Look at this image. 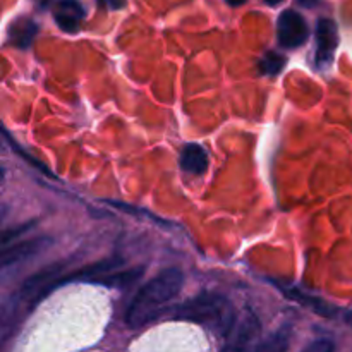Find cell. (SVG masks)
<instances>
[{"label":"cell","mask_w":352,"mask_h":352,"mask_svg":"<svg viewBox=\"0 0 352 352\" xmlns=\"http://www.w3.org/2000/svg\"><path fill=\"white\" fill-rule=\"evenodd\" d=\"M184 285V274L179 268H167L141 285L140 291L127 306L126 325L131 330L141 329L157 320L168 302L177 298Z\"/></svg>","instance_id":"6da1fadb"},{"label":"cell","mask_w":352,"mask_h":352,"mask_svg":"<svg viewBox=\"0 0 352 352\" xmlns=\"http://www.w3.org/2000/svg\"><path fill=\"white\" fill-rule=\"evenodd\" d=\"M172 315L182 322H192L196 325L206 327L210 332L226 339H229L237 323L232 302L226 296L215 292H201L196 298L175 306Z\"/></svg>","instance_id":"7a4b0ae2"},{"label":"cell","mask_w":352,"mask_h":352,"mask_svg":"<svg viewBox=\"0 0 352 352\" xmlns=\"http://www.w3.org/2000/svg\"><path fill=\"white\" fill-rule=\"evenodd\" d=\"M309 28L305 17L296 10L287 9L278 16L277 21V40L280 47L298 48L308 41Z\"/></svg>","instance_id":"3957f363"},{"label":"cell","mask_w":352,"mask_h":352,"mask_svg":"<svg viewBox=\"0 0 352 352\" xmlns=\"http://www.w3.org/2000/svg\"><path fill=\"white\" fill-rule=\"evenodd\" d=\"M316 48H315V64L316 67H329L333 60L337 47H339V30L333 19L320 17L316 23Z\"/></svg>","instance_id":"277c9868"},{"label":"cell","mask_w":352,"mask_h":352,"mask_svg":"<svg viewBox=\"0 0 352 352\" xmlns=\"http://www.w3.org/2000/svg\"><path fill=\"white\" fill-rule=\"evenodd\" d=\"M52 244H54V239L48 236H38L33 237V239L21 241L17 244H7V246H3L2 251V268L7 270L12 265L34 258L36 254L43 253Z\"/></svg>","instance_id":"5b68a950"},{"label":"cell","mask_w":352,"mask_h":352,"mask_svg":"<svg viewBox=\"0 0 352 352\" xmlns=\"http://www.w3.org/2000/svg\"><path fill=\"white\" fill-rule=\"evenodd\" d=\"M86 17V9L79 0H58L55 3L54 19L65 33H78Z\"/></svg>","instance_id":"8992f818"},{"label":"cell","mask_w":352,"mask_h":352,"mask_svg":"<svg viewBox=\"0 0 352 352\" xmlns=\"http://www.w3.org/2000/svg\"><path fill=\"white\" fill-rule=\"evenodd\" d=\"M282 294L285 296L291 301L299 302L305 308L311 309L313 313H316L318 316H323V318H333L336 316V308L332 305H329L327 301H323L322 298H316V296L308 294V292L301 291L298 287H280Z\"/></svg>","instance_id":"52a82bcc"},{"label":"cell","mask_w":352,"mask_h":352,"mask_svg":"<svg viewBox=\"0 0 352 352\" xmlns=\"http://www.w3.org/2000/svg\"><path fill=\"white\" fill-rule=\"evenodd\" d=\"M179 165L186 174L201 175L208 168V155L201 144L189 143L186 144L179 155Z\"/></svg>","instance_id":"ba28073f"},{"label":"cell","mask_w":352,"mask_h":352,"mask_svg":"<svg viewBox=\"0 0 352 352\" xmlns=\"http://www.w3.org/2000/svg\"><path fill=\"white\" fill-rule=\"evenodd\" d=\"M36 33L38 24L33 19H28V17H19L9 26L10 41L21 50H26L28 47H31Z\"/></svg>","instance_id":"9c48e42d"},{"label":"cell","mask_w":352,"mask_h":352,"mask_svg":"<svg viewBox=\"0 0 352 352\" xmlns=\"http://www.w3.org/2000/svg\"><path fill=\"white\" fill-rule=\"evenodd\" d=\"M144 274V268H131V270H113L107 272V274L98 275V277L89 278L88 282L100 285H109V287H127V285L134 284L141 275Z\"/></svg>","instance_id":"30bf717a"},{"label":"cell","mask_w":352,"mask_h":352,"mask_svg":"<svg viewBox=\"0 0 352 352\" xmlns=\"http://www.w3.org/2000/svg\"><path fill=\"white\" fill-rule=\"evenodd\" d=\"M260 325H258L256 318L253 315H246L241 322L236 323L232 333L229 336L230 344L227 347L230 349H243V347L248 346L251 339L254 337V333L258 332Z\"/></svg>","instance_id":"8fae6325"},{"label":"cell","mask_w":352,"mask_h":352,"mask_svg":"<svg viewBox=\"0 0 352 352\" xmlns=\"http://www.w3.org/2000/svg\"><path fill=\"white\" fill-rule=\"evenodd\" d=\"M285 64H287L285 55L270 50L260 58V72L265 76H277L285 67Z\"/></svg>","instance_id":"7c38bea8"},{"label":"cell","mask_w":352,"mask_h":352,"mask_svg":"<svg viewBox=\"0 0 352 352\" xmlns=\"http://www.w3.org/2000/svg\"><path fill=\"white\" fill-rule=\"evenodd\" d=\"M10 146H12V151H16V153H19L21 157H23V158H26V162H30L31 165H34V167H36V168H40V170L43 172L45 175H48V177H54V175H52V172L48 170V168L45 167L43 164H41V162H36V160H34L33 157H30V155H26V153H24V151L21 150V148H19V144H17V143H14V141H10Z\"/></svg>","instance_id":"4fadbf2b"},{"label":"cell","mask_w":352,"mask_h":352,"mask_svg":"<svg viewBox=\"0 0 352 352\" xmlns=\"http://www.w3.org/2000/svg\"><path fill=\"white\" fill-rule=\"evenodd\" d=\"M33 226V222H30V223H24V226H21V227H17L16 230H6V232H3V237H2V243H3V246H7V244H10L12 243V239H16L17 236H19V234H24L26 232V230H30V227Z\"/></svg>","instance_id":"5bb4252c"},{"label":"cell","mask_w":352,"mask_h":352,"mask_svg":"<svg viewBox=\"0 0 352 352\" xmlns=\"http://www.w3.org/2000/svg\"><path fill=\"white\" fill-rule=\"evenodd\" d=\"M100 3H105L109 9L117 10V9H122L126 6V0H100Z\"/></svg>","instance_id":"9a60e30c"},{"label":"cell","mask_w":352,"mask_h":352,"mask_svg":"<svg viewBox=\"0 0 352 352\" xmlns=\"http://www.w3.org/2000/svg\"><path fill=\"white\" fill-rule=\"evenodd\" d=\"M308 349H315V351H320V349H333V344L329 342V340H320V342H315L311 344V346L308 347Z\"/></svg>","instance_id":"2e32d148"},{"label":"cell","mask_w":352,"mask_h":352,"mask_svg":"<svg viewBox=\"0 0 352 352\" xmlns=\"http://www.w3.org/2000/svg\"><path fill=\"white\" fill-rule=\"evenodd\" d=\"M299 6L306 7V9H313V7H316L320 3V0H298Z\"/></svg>","instance_id":"e0dca14e"},{"label":"cell","mask_w":352,"mask_h":352,"mask_svg":"<svg viewBox=\"0 0 352 352\" xmlns=\"http://www.w3.org/2000/svg\"><path fill=\"white\" fill-rule=\"evenodd\" d=\"M34 2H36V6L40 7V9H47L52 3V0H34Z\"/></svg>","instance_id":"ac0fdd59"},{"label":"cell","mask_w":352,"mask_h":352,"mask_svg":"<svg viewBox=\"0 0 352 352\" xmlns=\"http://www.w3.org/2000/svg\"><path fill=\"white\" fill-rule=\"evenodd\" d=\"M227 3H229V6H232V7H237V6H243L244 2H246V0H226Z\"/></svg>","instance_id":"d6986e66"},{"label":"cell","mask_w":352,"mask_h":352,"mask_svg":"<svg viewBox=\"0 0 352 352\" xmlns=\"http://www.w3.org/2000/svg\"><path fill=\"white\" fill-rule=\"evenodd\" d=\"M263 2L267 3V6H278V3L284 2V0H263Z\"/></svg>","instance_id":"ffe728a7"},{"label":"cell","mask_w":352,"mask_h":352,"mask_svg":"<svg viewBox=\"0 0 352 352\" xmlns=\"http://www.w3.org/2000/svg\"><path fill=\"white\" fill-rule=\"evenodd\" d=\"M344 320H346V322L349 323V325L352 327V309H351V311L346 313V316H344Z\"/></svg>","instance_id":"44dd1931"}]
</instances>
